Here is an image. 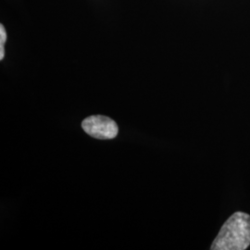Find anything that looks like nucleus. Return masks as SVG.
Masks as SVG:
<instances>
[{
  "label": "nucleus",
  "mask_w": 250,
  "mask_h": 250,
  "mask_svg": "<svg viewBox=\"0 0 250 250\" xmlns=\"http://www.w3.org/2000/svg\"><path fill=\"white\" fill-rule=\"evenodd\" d=\"M250 246V215L237 211L225 222L210 250H245Z\"/></svg>",
  "instance_id": "obj_1"
},
{
  "label": "nucleus",
  "mask_w": 250,
  "mask_h": 250,
  "mask_svg": "<svg viewBox=\"0 0 250 250\" xmlns=\"http://www.w3.org/2000/svg\"><path fill=\"white\" fill-rule=\"evenodd\" d=\"M83 131L90 136L101 139H113L119 133L116 123L108 117L103 115H93L84 119L82 123Z\"/></svg>",
  "instance_id": "obj_2"
},
{
  "label": "nucleus",
  "mask_w": 250,
  "mask_h": 250,
  "mask_svg": "<svg viewBox=\"0 0 250 250\" xmlns=\"http://www.w3.org/2000/svg\"><path fill=\"white\" fill-rule=\"evenodd\" d=\"M7 40V33L6 30L3 26V24L0 25V60L2 61L5 56V50H4V44Z\"/></svg>",
  "instance_id": "obj_3"
}]
</instances>
